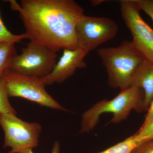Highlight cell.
Returning <instances> with one entry per match:
<instances>
[{"label": "cell", "instance_id": "7a4b0ae2", "mask_svg": "<svg viewBox=\"0 0 153 153\" xmlns=\"http://www.w3.org/2000/svg\"><path fill=\"white\" fill-rule=\"evenodd\" d=\"M144 92L141 88L129 87L121 90L111 100H102L93 105L82 114L80 133H88L93 130L99 121L102 114L110 113L113 117L109 123H120L127 118L132 110L145 111Z\"/></svg>", "mask_w": 153, "mask_h": 153}, {"label": "cell", "instance_id": "4fadbf2b", "mask_svg": "<svg viewBox=\"0 0 153 153\" xmlns=\"http://www.w3.org/2000/svg\"><path fill=\"white\" fill-rule=\"evenodd\" d=\"M3 76H0V114H16V110L11 105Z\"/></svg>", "mask_w": 153, "mask_h": 153}, {"label": "cell", "instance_id": "6da1fadb", "mask_svg": "<svg viewBox=\"0 0 153 153\" xmlns=\"http://www.w3.org/2000/svg\"><path fill=\"white\" fill-rule=\"evenodd\" d=\"M8 1L11 9L19 12L30 41L56 52L78 48L75 28L84 10L73 0Z\"/></svg>", "mask_w": 153, "mask_h": 153}, {"label": "cell", "instance_id": "52a82bcc", "mask_svg": "<svg viewBox=\"0 0 153 153\" xmlns=\"http://www.w3.org/2000/svg\"><path fill=\"white\" fill-rule=\"evenodd\" d=\"M118 27L112 19L83 14L76 23L75 33L78 48L89 52L116 36Z\"/></svg>", "mask_w": 153, "mask_h": 153}, {"label": "cell", "instance_id": "ffe728a7", "mask_svg": "<svg viewBox=\"0 0 153 153\" xmlns=\"http://www.w3.org/2000/svg\"><path fill=\"white\" fill-rule=\"evenodd\" d=\"M102 1H91V5L92 6H96L101 4Z\"/></svg>", "mask_w": 153, "mask_h": 153}, {"label": "cell", "instance_id": "277c9868", "mask_svg": "<svg viewBox=\"0 0 153 153\" xmlns=\"http://www.w3.org/2000/svg\"><path fill=\"white\" fill-rule=\"evenodd\" d=\"M21 51L12 59L9 69L22 75L44 78L57 63V52L32 41Z\"/></svg>", "mask_w": 153, "mask_h": 153}, {"label": "cell", "instance_id": "30bf717a", "mask_svg": "<svg viewBox=\"0 0 153 153\" xmlns=\"http://www.w3.org/2000/svg\"><path fill=\"white\" fill-rule=\"evenodd\" d=\"M129 87L141 88L144 92L143 106L148 110L153 99V61L145 59L136 68Z\"/></svg>", "mask_w": 153, "mask_h": 153}, {"label": "cell", "instance_id": "7c38bea8", "mask_svg": "<svg viewBox=\"0 0 153 153\" xmlns=\"http://www.w3.org/2000/svg\"><path fill=\"white\" fill-rule=\"evenodd\" d=\"M138 144L133 135L104 151L92 153H131Z\"/></svg>", "mask_w": 153, "mask_h": 153}, {"label": "cell", "instance_id": "2e32d148", "mask_svg": "<svg viewBox=\"0 0 153 153\" xmlns=\"http://www.w3.org/2000/svg\"><path fill=\"white\" fill-rule=\"evenodd\" d=\"M140 10L149 16L153 23V0H134Z\"/></svg>", "mask_w": 153, "mask_h": 153}, {"label": "cell", "instance_id": "9c48e42d", "mask_svg": "<svg viewBox=\"0 0 153 153\" xmlns=\"http://www.w3.org/2000/svg\"><path fill=\"white\" fill-rule=\"evenodd\" d=\"M88 52L81 48L74 50L63 49V54L52 72L42 78L46 85L54 82L62 83L72 76L78 68H85L84 59Z\"/></svg>", "mask_w": 153, "mask_h": 153}, {"label": "cell", "instance_id": "9a60e30c", "mask_svg": "<svg viewBox=\"0 0 153 153\" xmlns=\"http://www.w3.org/2000/svg\"><path fill=\"white\" fill-rule=\"evenodd\" d=\"M134 136L139 144L147 140L153 138V118L147 125L144 127L140 128Z\"/></svg>", "mask_w": 153, "mask_h": 153}, {"label": "cell", "instance_id": "5bb4252c", "mask_svg": "<svg viewBox=\"0 0 153 153\" xmlns=\"http://www.w3.org/2000/svg\"><path fill=\"white\" fill-rule=\"evenodd\" d=\"M27 39L25 33L15 35L10 32L4 25L0 15V43H19L22 40Z\"/></svg>", "mask_w": 153, "mask_h": 153}, {"label": "cell", "instance_id": "8992f818", "mask_svg": "<svg viewBox=\"0 0 153 153\" xmlns=\"http://www.w3.org/2000/svg\"><path fill=\"white\" fill-rule=\"evenodd\" d=\"M0 126L4 133V148L7 153H23L37 147L42 128L37 123L27 122L12 114H0Z\"/></svg>", "mask_w": 153, "mask_h": 153}, {"label": "cell", "instance_id": "3957f363", "mask_svg": "<svg viewBox=\"0 0 153 153\" xmlns=\"http://www.w3.org/2000/svg\"><path fill=\"white\" fill-rule=\"evenodd\" d=\"M97 53L106 69L108 85L120 90L129 87L134 71L146 59L128 40L123 41L117 47L99 49Z\"/></svg>", "mask_w": 153, "mask_h": 153}, {"label": "cell", "instance_id": "d6986e66", "mask_svg": "<svg viewBox=\"0 0 153 153\" xmlns=\"http://www.w3.org/2000/svg\"><path fill=\"white\" fill-rule=\"evenodd\" d=\"M60 144L58 142L56 141L54 143V145L52 148V152L51 153H59L60 152ZM23 153H33L32 149H29L25 151Z\"/></svg>", "mask_w": 153, "mask_h": 153}, {"label": "cell", "instance_id": "5b68a950", "mask_svg": "<svg viewBox=\"0 0 153 153\" xmlns=\"http://www.w3.org/2000/svg\"><path fill=\"white\" fill-rule=\"evenodd\" d=\"M3 76L9 97H21L42 106L67 111L47 93L42 78L22 75L10 69Z\"/></svg>", "mask_w": 153, "mask_h": 153}, {"label": "cell", "instance_id": "ac0fdd59", "mask_svg": "<svg viewBox=\"0 0 153 153\" xmlns=\"http://www.w3.org/2000/svg\"><path fill=\"white\" fill-rule=\"evenodd\" d=\"M153 118V99L152 103L150 105L149 108L148 110V113L145 117V120L141 128H143L146 126Z\"/></svg>", "mask_w": 153, "mask_h": 153}, {"label": "cell", "instance_id": "ba28073f", "mask_svg": "<svg viewBox=\"0 0 153 153\" xmlns=\"http://www.w3.org/2000/svg\"><path fill=\"white\" fill-rule=\"evenodd\" d=\"M122 17L130 31L134 46L145 58L153 61V30L144 21L134 0H121Z\"/></svg>", "mask_w": 153, "mask_h": 153}, {"label": "cell", "instance_id": "8fae6325", "mask_svg": "<svg viewBox=\"0 0 153 153\" xmlns=\"http://www.w3.org/2000/svg\"><path fill=\"white\" fill-rule=\"evenodd\" d=\"M17 54L15 44L0 43V76L9 70L12 59Z\"/></svg>", "mask_w": 153, "mask_h": 153}, {"label": "cell", "instance_id": "e0dca14e", "mask_svg": "<svg viewBox=\"0 0 153 153\" xmlns=\"http://www.w3.org/2000/svg\"><path fill=\"white\" fill-rule=\"evenodd\" d=\"M131 153H153V138L140 143Z\"/></svg>", "mask_w": 153, "mask_h": 153}]
</instances>
